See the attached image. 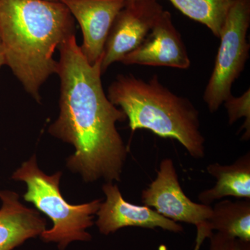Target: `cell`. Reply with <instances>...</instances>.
Wrapping results in <instances>:
<instances>
[{
  "instance_id": "17",
  "label": "cell",
  "mask_w": 250,
  "mask_h": 250,
  "mask_svg": "<svg viewBox=\"0 0 250 250\" xmlns=\"http://www.w3.org/2000/svg\"><path fill=\"white\" fill-rule=\"evenodd\" d=\"M209 234L205 231H197V238H196V244H195L194 250H200V247H201L202 243L206 238H208Z\"/></svg>"
},
{
  "instance_id": "7",
  "label": "cell",
  "mask_w": 250,
  "mask_h": 250,
  "mask_svg": "<svg viewBox=\"0 0 250 250\" xmlns=\"http://www.w3.org/2000/svg\"><path fill=\"white\" fill-rule=\"evenodd\" d=\"M163 11L158 0H135L126 4L116 16L106 39L101 62L103 74L141 45Z\"/></svg>"
},
{
  "instance_id": "13",
  "label": "cell",
  "mask_w": 250,
  "mask_h": 250,
  "mask_svg": "<svg viewBox=\"0 0 250 250\" xmlns=\"http://www.w3.org/2000/svg\"><path fill=\"white\" fill-rule=\"evenodd\" d=\"M208 224L212 231L250 241V199L218 202L212 207Z\"/></svg>"
},
{
  "instance_id": "14",
  "label": "cell",
  "mask_w": 250,
  "mask_h": 250,
  "mask_svg": "<svg viewBox=\"0 0 250 250\" xmlns=\"http://www.w3.org/2000/svg\"><path fill=\"white\" fill-rule=\"evenodd\" d=\"M186 16L201 23L217 38L235 0H168Z\"/></svg>"
},
{
  "instance_id": "20",
  "label": "cell",
  "mask_w": 250,
  "mask_h": 250,
  "mask_svg": "<svg viewBox=\"0 0 250 250\" xmlns=\"http://www.w3.org/2000/svg\"><path fill=\"white\" fill-rule=\"evenodd\" d=\"M48 1H59V0H48Z\"/></svg>"
},
{
  "instance_id": "18",
  "label": "cell",
  "mask_w": 250,
  "mask_h": 250,
  "mask_svg": "<svg viewBox=\"0 0 250 250\" xmlns=\"http://www.w3.org/2000/svg\"><path fill=\"white\" fill-rule=\"evenodd\" d=\"M6 65V60H5V56L4 49H3L2 43H1V39H0V68L2 65Z\"/></svg>"
},
{
  "instance_id": "9",
  "label": "cell",
  "mask_w": 250,
  "mask_h": 250,
  "mask_svg": "<svg viewBox=\"0 0 250 250\" xmlns=\"http://www.w3.org/2000/svg\"><path fill=\"white\" fill-rule=\"evenodd\" d=\"M103 190L106 200L101 203L96 213L98 216L96 225L103 234L109 235L127 227L151 229L161 228L174 233L184 231L182 225L165 218L150 207L126 202L116 184L107 182L103 186Z\"/></svg>"
},
{
  "instance_id": "5",
  "label": "cell",
  "mask_w": 250,
  "mask_h": 250,
  "mask_svg": "<svg viewBox=\"0 0 250 250\" xmlns=\"http://www.w3.org/2000/svg\"><path fill=\"white\" fill-rule=\"evenodd\" d=\"M250 26V0H235L225 18L214 67L204 93L210 113L218 111L232 95L233 83L244 70L249 58Z\"/></svg>"
},
{
  "instance_id": "6",
  "label": "cell",
  "mask_w": 250,
  "mask_h": 250,
  "mask_svg": "<svg viewBox=\"0 0 250 250\" xmlns=\"http://www.w3.org/2000/svg\"><path fill=\"white\" fill-rule=\"evenodd\" d=\"M141 202L176 223L191 224L197 229L209 228L210 205L192 202L184 193L173 161H161L154 180L141 193Z\"/></svg>"
},
{
  "instance_id": "12",
  "label": "cell",
  "mask_w": 250,
  "mask_h": 250,
  "mask_svg": "<svg viewBox=\"0 0 250 250\" xmlns=\"http://www.w3.org/2000/svg\"><path fill=\"white\" fill-rule=\"evenodd\" d=\"M207 170L216 179V184L199 194L198 200L202 204L210 205L226 197L250 199V152L240 156L231 165L215 163L207 166Z\"/></svg>"
},
{
  "instance_id": "2",
  "label": "cell",
  "mask_w": 250,
  "mask_h": 250,
  "mask_svg": "<svg viewBox=\"0 0 250 250\" xmlns=\"http://www.w3.org/2000/svg\"><path fill=\"white\" fill-rule=\"evenodd\" d=\"M74 34L75 19L60 1L0 0L6 65L37 101L41 85L57 72L54 52Z\"/></svg>"
},
{
  "instance_id": "16",
  "label": "cell",
  "mask_w": 250,
  "mask_h": 250,
  "mask_svg": "<svg viewBox=\"0 0 250 250\" xmlns=\"http://www.w3.org/2000/svg\"><path fill=\"white\" fill-rule=\"evenodd\" d=\"M209 250H250V241L216 232L209 237Z\"/></svg>"
},
{
  "instance_id": "1",
  "label": "cell",
  "mask_w": 250,
  "mask_h": 250,
  "mask_svg": "<svg viewBox=\"0 0 250 250\" xmlns=\"http://www.w3.org/2000/svg\"><path fill=\"white\" fill-rule=\"evenodd\" d=\"M58 49L56 73L61 80L60 115L49 133L75 147L67 166L80 172L85 182L100 179L119 182L127 149L116 125L126 117L104 91L102 59L90 64L77 45L75 34Z\"/></svg>"
},
{
  "instance_id": "15",
  "label": "cell",
  "mask_w": 250,
  "mask_h": 250,
  "mask_svg": "<svg viewBox=\"0 0 250 250\" xmlns=\"http://www.w3.org/2000/svg\"><path fill=\"white\" fill-rule=\"evenodd\" d=\"M228 110L229 124H234L242 118H245L244 124L241 130L245 129L242 136L243 141H249L250 139V89L245 92L241 96L235 98L231 95L224 103Z\"/></svg>"
},
{
  "instance_id": "11",
  "label": "cell",
  "mask_w": 250,
  "mask_h": 250,
  "mask_svg": "<svg viewBox=\"0 0 250 250\" xmlns=\"http://www.w3.org/2000/svg\"><path fill=\"white\" fill-rule=\"evenodd\" d=\"M0 250H13L45 231V219L22 205L16 192L0 190Z\"/></svg>"
},
{
  "instance_id": "3",
  "label": "cell",
  "mask_w": 250,
  "mask_h": 250,
  "mask_svg": "<svg viewBox=\"0 0 250 250\" xmlns=\"http://www.w3.org/2000/svg\"><path fill=\"white\" fill-rule=\"evenodd\" d=\"M107 97L121 108L133 132L149 130L160 137L177 140L194 159L205 157L198 110L188 99L166 88L157 75L147 82L132 75H119L108 88Z\"/></svg>"
},
{
  "instance_id": "10",
  "label": "cell",
  "mask_w": 250,
  "mask_h": 250,
  "mask_svg": "<svg viewBox=\"0 0 250 250\" xmlns=\"http://www.w3.org/2000/svg\"><path fill=\"white\" fill-rule=\"evenodd\" d=\"M80 24L82 53L91 65L103 58L104 49L116 16L126 0H59Z\"/></svg>"
},
{
  "instance_id": "19",
  "label": "cell",
  "mask_w": 250,
  "mask_h": 250,
  "mask_svg": "<svg viewBox=\"0 0 250 250\" xmlns=\"http://www.w3.org/2000/svg\"><path fill=\"white\" fill-rule=\"evenodd\" d=\"M135 0H126V4H129V3L134 2Z\"/></svg>"
},
{
  "instance_id": "8",
  "label": "cell",
  "mask_w": 250,
  "mask_h": 250,
  "mask_svg": "<svg viewBox=\"0 0 250 250\" xmlns=\"http://www.w3.org/2000/svg\"><path fill=\"white\" fill-rule=\"evenodd\" d=\"M121 62L125 65L136 64L183 70L190 66L187 49L169 11H163L141 45L125 56Z\"/></svg>"
},
{
  "instance_id": "4",
  "label": "cell",
  "mask_w": 250,
  "mask_h": 250,
  "mask_svg": "<svg viewBox=\"0 0 250 250\" xmlns=\"http://www.w3.org/2000/svg\"><path fill=\"white\" fill-rule=\"evenodd\" d=\"M62 173L47 175L39 168L35 155L23 163L12 175V179L25 182L27 190L23 198L47 215L53 227L40 235L46 243H58L60 250H65L71 242L90 241L92 236L86 229L93 225L94 215L102 202L95 200L82 205H70L63 198L59 188Z\"/></svg>"
}]
</instances>
